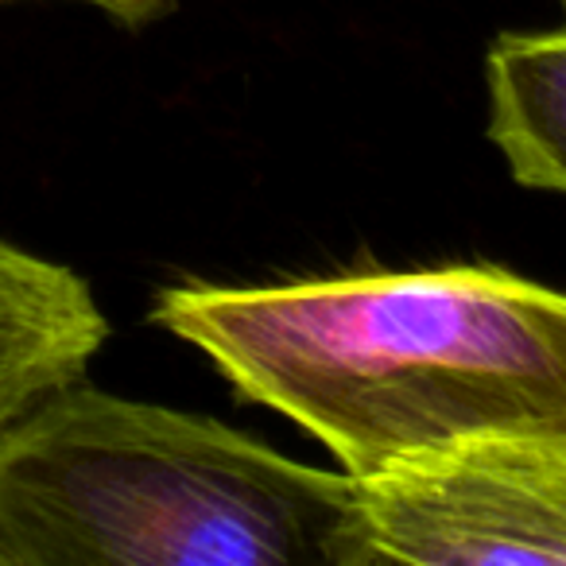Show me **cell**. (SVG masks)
Wrapping results in <instances>:
<instances>
[{
    "instance_id": "1",
    "label": "cell",
    "mask_w": 566,
    "mask_h": 566,
    "mask_svg": "<svg viewBox=\"0 0 566 566\" xmlns=\"http://www.w3.org/2000/svg\"><path fill=\"white\" fill-rule=\"evenodd\" d=\"M151 323L357 481L470 442H566V292L493 264L182 283Z\"/></svg>"
},
{
    "instance_id": "2",
    "label": "cell",
    "mask_w": 566,
    "mask_h": 566,
    "mask_svg": "<svg viewBox=\"0 0 566 566\" xmlns=\"http://www.w3.org/2000/svg\"><path fill=\"white\" fill-rule=\"evenodd\" d=\"M0 566H377V555L346 470L71 380L0 427Z\"/></svg>"
},
{
    "instance_id": "3",
    "label": "cell",
    "mask_w": 566,
    "mask_h": 566,
    "mask_svg": "<svg viewBox=\"0 0 566 566\" xmlns=\"http://www.w3.org/2000/svg\"><path fill=\"white\" fill-rule=\"evenodd\" d=\"M357 485L377 566H566V442H470Z\"/></svg>"
},
{
    "instance_id": "4",
    "label": "cell",
    "mask_w": 566,
    "mask_h": 566,
    "mask_svg": "<svg viewBox=\"0 0 566 566\" xmlns=\"http://www.w3.org/2000/svg\"><path fill=\"white\" fill-rule=\"evenodd\" d=\"M105 338L109 323L74 268L0 241V427L86 377Z\"/></svg>"
},
{
    "instance_id": "5",
    "label": "cell",
    "mask_w": 566,
    "mask_h": 566,
    "mask_svg": "<svg viewBox=\"0 0 566 566\" xmlns=\"http://www.w3.org/2000/svg\"><path fill=\"white\" fill-rule=\"evenodd\" d=\"M489 140L520 187L566 195V24L501 32L485 59Z\"/></svg>"
},
{
    "instance_id": "6",
    "label": "cell",
    "mask_w": 566,
    "mask_h": 566,
    "mask_svg": "<svg viewBox=\"0 0 566 566\" xmlns=\"http://www.w3.org/2000/svg\"><path fill=\"white\" fill-rule=\"evenodd\" d=\"M78 4L102 9L105 17L117 20V24H125V28H148L175 12V0H78Z\"/></svg>"
},
{
    "instance_id": "7",
    "label": "cell",
    "mask_w": 566,
    "mask_h": 566,
    "mask_svg": "<svg viewBox=\"0 0 566 566\" xmlns=\"http://www.w3.org/2000/svg\"><path fill=\"white\" fill-rule=\"evenodd\" d=\"M558 4H563V9H566V0H558Z\"/></svg>"
}]
</instances>
